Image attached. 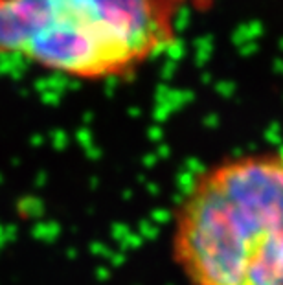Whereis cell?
I'll use <instances>...</instances> for the list:
<instances>
[{
  "instance_id": "obj_1",
  "label": "cell",
  "mask_w": 283,
  "mask_h": 285,
  "mask_svg": "<svg viewBox=\"0 0 283 285\" xmlns=\"http://www.w3.org/2000/svg\"><path fill=\"white\" fill-rule=\"evenodd\" d=\"M169 254L186 285H283V149L195 173L175 206Z\"/></svg>"
},
{
  "instance_id": "obj_2",
  "label": "cell",
  "mask_w": 283,
  "mask_h": 285,
  "mask_svg": "<svg viewBox=\"0 0 283 285\" xmlns=\"http://www.w3.org/2000/svg\"><path fill=\"white\" fill-rule=\"evenodd\" d=\"M189 0H0V63L83 83L133 78L179 43Z\"/></svg>"
}]
</instances>
